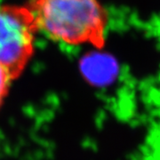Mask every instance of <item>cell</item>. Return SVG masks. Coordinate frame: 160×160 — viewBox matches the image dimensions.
Segmentation results:
<instances>
[{"label": "cell", "mask_w": 160, "mask_h": 160, "mask_svg": "<svg viewBox=\"0 0 160 160\" xmlns=\"http://www.w3.org/2000/svg\"><path fill=\"white\" fill-rule=\"evenodd\" d=\"M35 24L46 37L68 46H102L108 15L98 0H32Z\"/></svg>", "instance_id": "6da1fadb"}, {"label": "cell", "mask_w": 160, "mask_h": 160, "mask_svg": "<svg viewBox=\"0 0 160 160\" xmlns=\"http://www.w3.org/2000/svg\"><path fill=\"white\" fill-rule=\"evenodd\" d=\"M37 31L29 7L0 5V64L13 80L22 74L32 58Z\"/></svg>", "instance_id": "7a4b0ae2"}, {"label": "cell", "mask_w": 160, "mask_h": 160, "mask_svg": "<svg viewBox=\"0 0 160 160\" xmlns=\"http://www.w3.org/2000/svg\"><path fill=\"white\" fill-rule=\"evenodd\" d=\"M13 78L8 69L0 64V95L4 97L7 96Z\"/></svg>", "instance_id": "3957f363"}, {"label": "cell", "mask_w": 160, "mask_h": 160, "mask_svg": "<svg viewBox=\"0 0 160 160\" xmlns=\"http://www.w3.org/2000/svg\"><path fill=\"white\" fill-rule=\"evenodd\" d=\"M5 99H6V97H4V96L0 95V109H1V107L3 106V104H4V102H5Z\"/></svg>", "instance_id": "277c9868"}]
</instances>
